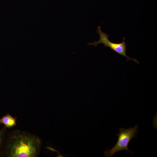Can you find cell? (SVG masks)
<instances>
[{
	"label": "cell",
	"instance_id": "obj_1",
	"mask_svg": "<svg viewBox=\"0 0 157 157\" xmlns=\"http://www.w3.org/2000/svg\"><path fill=\"white\" fill-rule=\"evenodd\" d=\"M40 143L38 138L18 132L10 137L6 148V155L12 157H35L38 154Z\"/></svg>",
	"mask_w": 157,
	"mask_h": 157
},
{
	"label": "cell",
	"instance_id": "obj_2",
	"mask_svg": "<svg viewBox=\"0 0 157 157\" xmlns=\"http://www.w3.org/2000/svg\"><path fill=\"white\" fill-rule=\"evenodd\" d=\"M138 128V125H136L133 128L127 129L119 128V133L117 135L118 136V141L114 147L111 149L106 150L104 152L105 156L112 157L116 152L124 150L133 154V152L129 149L128 145L133 138L137 137L136 135L137 134Z\"/></svg>",
	"mask_w": 157,
	"mask_h": 157
},
{
	"label": "cell",
	"instance_id": "obj_3",
	"mask_svg": "<svg viewBox=\"0 0 157 157\" xmlns=\"http://www.w3.org/2000/svg\"><path fill=\"white\" fill-rule=\"evenodd\" d=\"M96 31L97 33L99 35V40L97 41L89 43L88 44V45H92L94 47H96L99 44L102 43L105 47H109L111 50L117 53L122 56L124 57H126L127 61H129V60H132L138 64L139 63L137 59L131 58L126 55V44L124 42L125 39V37L123 38V41L122 42H111L109 40V35L107 33L102 31L100 26H98Z\"/></svg>",
	"mask_w": 157,
	"mask_h": 157
},
{
	"label": "cell",
	"instance_id": "obj_4",
	"mask_svg": "<svg viewBox=\"0 0 157 157\" xmlns=\"http://www.w3.org/2000/svg\"><path fill=\"white\" fill-rule=\"evenodd\" d=\"M0 124H4L6 127L11 128L16 125V119L7 114L0 119Z\"/></svg>",
	"mask_w": 157,
	"mask_h": 157
},
{
	"label": "cell",
	"instance_id": "obj_5",
	"mask_svg": "<svg viewBox=\"0 0 157 157\" xmlns=\"http://www.w3.org/2000/svg\"><path fill=\"white\" fill-rule=\"evenodd\" d=\"M6 127H4L0 131V147L3 142V137L5 131Z\"/></svg>",
	"mask_w": 157,
	"mask_h": 157
}]
</instances>
